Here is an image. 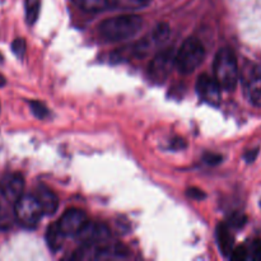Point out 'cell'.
Instances as JSON below:
<instances>
[{"label":"cell","instance_id":"11","mask_svg":"<svg viewBox=\"0 0 261 261\" xmlns=\"http://www.w3.org/2000/svg\"><path fill=\"white\" fill-rule=\"evenodd\" d=\"M36 199L40 203L41 208H42L43 214L46 216H53L59 208V199L56 196V194L54 193L51 189H48L47 186L40 185L37 186V190H36Z\"/></svg>","mask_w":261,"mask_h":261},{"label":"cell","instance_id":"15","mask_svg":"<svg viewBox=\"0 0 261 261\" xmlns=\"http://www.w3.org/2000/svg\"><path fill=\"white\" fill-rule=\"evenodd\" d=\"M170 33H171V28L167 23L162 22L158 23L157 25L154 27V30L152 31L150 33L149 38L152 41L153 45H163L165 42H167L168 38H170Z\"/></svg>","mask_w":261,"mask_h":261},{"label":"cell","instance_id":"2","mask_svg":"<svg viewBox=\"0 0 261 261\" xmlns=\"http://www.w3.org/2000/svg\"><path fill=\"white\" fill-rule=\"evenodd\" d=\"M214 78L221 88L226 91H234L240 78L239 64L233 51L229 47H223L217 53L214 58Z\"/></svg>","mask_w":261,"mask_h":261},{"label":"cell","instance_id":"28","mask_svg":"<svg viewBox=\"0 0 261 261\" xmlns=\"http://www.w3.org/2000/svg\"><path fill=\"white\" fill-rule=\"evenodd\" d=\"M0 60H2V56H0Z\"/></svg>","mask_w":261,"mask_h":261},{"label":"cell","instance_id":"7","mask_svg":"<svg viewBox=\"0 0 261 261\" xmlns=\"http://www.w3.org/2000/svg\"><path fill=\"white\" fill-rule=\"evenodd\" d=\"M195 88L196 93L203 102L214 107H218L221 105L222 88L214 76H211L205 73L199 75Z\"/></svg>","mask_w":261,"mask_h":261},{"label":"cell","instance_id":"12","mask_svg":"<svg viewBox=\"0 0 261 261\" xmlns=\"http://www.w3.org/2000/svg\"><path fill=\"white\" fill-rule=\"evenodd\" d=\"M216 239L219 250H221V252L223 254V256L229 257V255H231L232 250H233L234 247V239L228 224L221 223L217 226Z\"/></svg>","mask_w":261,"mask_h":261},{"label":"cell","instance_id":"13","mask_svg":"<svg viewBox=\"0 0 261 261\" xmlns=\"http://www.w3.org/2000/svg\"><path fill=\"white\" fill-rule=\"evenodd\" d=\"M79 9L87 13H101L117 7V0H71Z\"/></svg>","mask_w":261,"mask_h":261},{"label":"cell","instance_id":"3","mask_svg":"<svg viewBox=\"0 0 261 261\" xmlns=\"http://www.w3.org/2000/svg\"><path fill=\"white\" fill-rule=\"evenodd\" d=\"M205 58L204 46L198 38L189 37L184 41L175 56V66L182 74H190L199 68Z\"/></svg>","mask_w":261,"mask_h":261},{"label":"cell","instance_id":"10","mask_svg":"<svg viewBox=\"0 0 261 261\" xmlns=\"http://www.w3.org/2000/svg\"><path fill=\"white\" fill-rule=\"evenodd\" d=\"M84 245H99L107 242L110 237V229L105 224L87 223L81 232L76 234Z\"/></svg>","mask_w":261,"mask_h":261},{"label":"cell","instance_id":"21","mask_svg":"<svg viewBox=\"0 0 261 261\" xmlns=\"http://www.w3.org/2000/svg\"><path fill=\"white\" fill-rule=\"evenodd\" d=\"M232 260L234 261H245L249 259V251H247V247L245 245H241V246L233 247L231 255H229Z\"/></svg>","mask_w":261,"mask_h":261},{"label":"cell","instance_id":"17","mask_svg":"<svg viewBox=\"0 0 261 261\" xmlns=\"http://www.w3.org/2000/svg\"><path fill=\"white\" fill-rule=\"evenodd\" d=\"M152 2L153 0H117V7L124 9H142Z\"/></svg>","mask_w":261,"mask_h":261},{"label":"cell","instance_id":"5","mask_svg":"<svg viewBox=\"0 0 261 261\" xmlns=\"http://www.w3.org/2000/svg\"><path fill=\"white\" fill-rule=\"evenodd\" d=\"M14 214L18 223L24 228H35L43 212L35 195H22L14 203Z\"/></svg>","mask_w":261,"mask_h":261},{"label":"cell","instance_id":"29","mask_svg":"<svg viewBox=\"0 0 261 261\" xmlns=\"http://www.w3.org/2000/svg\"><path fill=\"white\" fill-rule=\"evenodd\" d=\"M260 205H261V203H260Z\"/></svg>","mask_w":261,"mask_h":261},{"label":"cell","instance_id":"27","mask_svg":"<svg viewBox=\"0 0 261 261\" xmlns=\"http://www.w3.org/2000/svg\"><path fill=\"white\" fill-rule=\"evenodd\" d=\"M5 83H7V82H5V78L2 75V74H0V87L5 86Z\"/></svg>","mask_w":261,"mask_h":261},{"label":"cell","instance_id":"1","mask_svg":"<svg viewBox=\"0 0 261 261\" xmlns=\"http://www.w3.org/2000/svg\"><path fill=\"white\" fill-rule=\"evenodd\" d=\"M143 25V18L137 14H122L99 23L98 32L109 42H119L137 35Z\"/></svg>","mask_w":261,"mask_h":261},{"label":"cell","instance_id":"20","mask_svg":"<svg viewBox=\"0 0 261 261\" xmlns=\"http://www.w3.org/2000/svg\"><path fill=\"white\" fill-rule=\"evenodd\" d=\"M247 251H249L250 260L261 261V239L252 241L250 247H247Z\"/></svg>","mask_w":261,"mask_h":261},{"label":"cell","instance_id":"19","mask_svg":"<svg viewBox=\"0 0 261 261\" xmlns=\"http://www.w3.org/2000/svg\"><path fill=\"white\" fill-rule=\"evenodd\" d=\"M247 223V217L242 213H234L229 217L228 219V227L229 228H234V229H240Z\"/></svg>","mask_w":261,"mask_h":261},{"label":"cell","instance_id":"16","mask_svg":"<svg viewBox=\"0 0 261 261\" xmlns=\"http://www.w3.org/2000/svg\"><path fill=\"white\" fill-rule=\"evenodd\" d=\"M40 7L41 0H25V19L28 24H33L37 20Z\"/></svg>","mask_w":261,"mask_h":261},{"label":"cell","instance_id":"8","mask_svg":"<svg viewBox=\"0 0 261 261\" xmlns=\"http://www.w3.org/2000/svg\"><path fill=\"white\" fill-rule=\"evenodd\" d=\"M87 223H88L87 214L76 208L68 209L58 222L59 227L65 236H76Z\"/></svg>","mask_w":261,"mask_h":261},{"label":"cell","instance_id":"23","mask_svg":"<svg viewBox=\"0 0 261 261\" xmlns=\"http://www.w3.org/2000/svg\"><path fill=\"white\" fill-rule=\"evenodd\" d=\"M204 162L206 163V165L209 166H216L218 165V163H221L222 161H223V157H222L221 154H217V153H205L203 157Z\"/></svg>","mask_w":261,"mask_h":261},{"label":"cell","instance_id":"25","mask_svg":"<svg viewBox=\"0 0 261 261\" xmlns=\"http://www.w3.org/2000/svg\"><path fill=\"white\" fill-rule=\"evenodd\" d=\"M257 154H259V148H254V149H250L245 153L244 160L246 161L247 163H252L255 160H256Z\"/></svg>","mask_w":261,"mask_h":261},{"label":"cell","instance_id":"18","mask_svg":"<svg viewBox=\"0 0 261 261\" xmlns=\"http://www.w3.org/2000/svg\"><path fill=\"white\" fill-rule=\"evenodd\" d=\"M28 105H30V109H31V111H32V114L35 115L37 119L42 120V119H45V117H47L48 114H50L48 109L42 103V102L30 101L28 102Z\"/></svg>","mask_w":261,"mask_h":261},{"label":"cell","instance_id":"14","mask_svg":"<svg viewBox=\"0 0 261 261\" xmlns=\"http://www.w3.org/2000/svg\"><path fill=\"white\" fill-rule=\"evenodd\" d=\"M65 237L66 236L63 233V231H61L58 223H53L47 227V231H46V242H47V246L50 247L51 251H59L63 247L64 239Z\"/></svg>","mask_w":261,"mask_h":261},{"label":"cell","instance_id":"24","mask_svg":"<svg viewBox=\"0 0 261 261\" xmlns=\"http://www.w3.org/2000/svg\"><path fill=\"white\" fill-rule=\"evenodd\" d=\"M186 195H188L189 198L195 199V200H201V199L205 198V193L198 188L188 189V191H186Z\"/></svg>","mask_w":261,"mask_h":261},{"label":"cell","instance_id":"6","mask_svg":"<svg viewBox=\"0 0 261 261\" xmlns=\"http://www.w3.org/2000/svg\"><path fill=\"white\" fill-rule=\"evenodd\" d=\"M175 56L176 54L172 48H166L152 59L148 66V76L153 83L161 84L168 78L175 66Z\"/></svg>","mask_w":261,"mask_h":261},{"label":"cell","instance_id":"22","mask_svg":"<svg viewBox=\"0 0 261 261\" xmlns=\"http://www.w3.org/2000/svg\"><path fill=\"white\" fill-rule=\"evenodd\" d=\"M25 50H27V43L23 38H15L12 43V51L17 58L22 59L24 56Z\"/></svg>","mask_w":261,"mask_h":261},{"label":"cell","instance_id":"26","mask_svg":"<svg viewBox=\"0 0 261 261\" xmlns=\"http://www.w3.org/2000/svg\"><path fill=\"white\" fill-rule=\"evenodd\" d=\"M171 147H172L173 149H184V148L186 147L185 139H182V138H175V139L172 140Z\"/></svg>","mask_w":261,"mask_h":261},{"label":"cell","instance_id":"9","mask_svg":"<svg viewBox=\"0 0 261 261\" xmlns=\"http://www.w3.org/2000/svg\"><path fill=\"white\" fill-rule=\"evenodd\" d=\"M24 190V180L19 173H8L0 181V191L10 203H15Z\"/></svg>","mask_w":261,"mask_h":261},{"label":"cell","instance_id":"4","mask_svg":"<svg viewBox=\"0 0 261 261\" xmlns=\"http://www.w3.org/2000/svg\"><path fill=\"white\" fill-rule=\"evenodd\" d=\"M242 89L252 106L261 107V68L254 61H246L240 74Z\"/></svg>","mask_w":261,"mask_h":261}]
</instances>
